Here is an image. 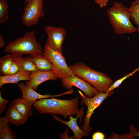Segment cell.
<instances>
[{"instance_id":"28","label":"cell","mask_w":139,"mask_h":139,"mask_svg":"<svg viewBox=\"0 0 139 139\" xmlns=\"http://www.w3.org/2000/svg\"><path fill=\"white\" fill-rule=\"evenodd\" d=\"M109 1V0H100L98 4L100 7L102 8L106 7Z\"/></svg>"},{"instance_id":"30","label":"cell","mask_w":139,"mask_h":139,"mask_svg":"<svg viewBox=\"0 0 139 139\" xmlns=\"http://www.w3.org/2000/svg\"><path fill=\"white\" fill-rule=\"evenodd\" d=\"M94 1L96 3L98 4L99 3L100 0H94Z\"/></svg>"},{"instance_id":"32","label":"cell","mask_w":139,"mask_h":139,"mask_svg":"<svg viewBox=\"0 0 139 139\" xmlns=\"http://www.w3.org/2000/svg\"><path fill=\"white\" fill-rule=\"evenodd\" d=\"M29 0H26L24 4V5L26 3H27V1Z\"/></svg>"},{"instance_id":"25","label":"cell","mask_w":139,"mask_h":139,"mask_svg":"<svg viewBox=\"0 0 139 139\" xmlns=\"http://www.w3.org/2000/svg\"><path fill=\"white\" fill-rule=\"evenodd\" d=\"M2 92H0V114H2L6 109L8 100L5 99L2 97Z\"/></svg>"},{"instance_id":"14","label":"cell","mask_w":139,"mask_h":139,"mask_svg":"<svg viewBox=\"0 0 139 139\" xmlns=\"http://www.w3.org/2000/svg\"><path fill=\"white\" fill-rule=\"evenodd\" d=\"M33 104L25 99L20 98L13 100L11 103V105L20 113L27 117L32 114V107Z\"/></svg>"},{"instance_id":"11","label":"cell","mask_w":139,"mask_h":139,"mask_svg":"<svg viewBox=\"0 0 139 139\" xmlns=\"http://www.w3.org/2000/svg\"><path fill=\"white\" fill-rule=\"evenodd\" d=\"M30 77V80L28 81L26 84L35 91L43 82L48 80L55 81L58 78L53 70L31 72Z\"/></svg>"},{"instance_id":"21","label":"cell","mask_w":139,"mask_h":139,"mask_svg":"<svg viewBox=\"0 0 139 139\" xmlns=\"http://www.w3.org/2000/svg\"><path fill=\"white\" fill-rule=\"evenodd\" d=\"M8 5L6 0H0V23H2L8 19Z\"/></svg>"},{"instance_id":"6","label":"cell","mask_w":139,"mask_h":139,"mask_svg":"<svg viewBox=\"0 0 139 139\" xmlns=\"http://www.w3.org/2000/svg\"><path fill=\"white\" fill-rule=\"evenodd\" d=\"M43 54L51 63L53 70L58 78H63L76 75L68 66L63 54L53 50L46 44L44 46Z\"/></svg>"},{"instance_id":"8","label":"cell","mask_w":139,"mask_h":139,"mask_svg":"<svg viewBox=\"0 0 139 139\" xmlns=\"http://www.w3.org/2000/svg\"><path fill=\"white\" fill-rule=\"evenodd\" d=\"M48 38L46 44L51 49L63 54L62 46L67 33L64 28L51 26L45 27Z\"/></svg>"},{"instance_id":"17","label":"cell","mask_w":139,"mask_h":139,"mask_svg":"<svg viewBox=\"0 0 139 139\" xmlns=\"http://www.w3.org/2000/svg\"><path fill=\"white\" fill-rule=\"evenodd\" d=\"M12 56L13 59L19 65L20 71L30 72L39 71L31 60L30 56H27L25 57H23L22 56H15L13 55Z\"/></svg>"},{"instance_id":"9","label":"cell","mask_w":139,"mask_h":139,"mask_svg":"<svg viewBox=\"0 0 139 139\" xmlns=\"http://www.w3.org/2000/svg\"><path fill=\"white\" fill-rule=\"evenodd\" d=\"M62 85L65 89L69 90L74 86L82 91L86 95L91 98L99 92L86 81L75 75L61 78Z\"/></svg>"},{"instance_id":"26","label":"cell","mask_w":139,"mask_h":139,"mask_svg":"<svg viewBox=\"0 0 139 139\" xmlns=\"http://www.w3.org/2000/svg\"><path fill=\"white\" fill-rule=\"evenodd\" d=\"M92 138L93 139H104L105 138V136L103 133L98 132L93 134Z\"/></svg>"},{"instance_id":"27","label":"cell","mask_w":139,"mask_h":139,"mask_svg":"<svg viewBox=\"0 0 139 139\" xmlns=\"http://www.w3.org/2000/svg\"><path fill=\"white\" fill-rule=\"evenodd\" d=\"M130 132L134 136H136L139 137V132H138L134 126L131 124L130 126Z\"/></svg>"},{"instance_id":"19","label":"cell","mask_w":139,"mask_h":139,"mask_svg":"<svg viewBox=\"0 0 139 139\" xmlns=\"http://www.w3.org/2000/svg\"><path fill=\"white\" fill-rule=\"evenodd\" d=\"M131 19L137 25V32L139 34V4H137L134 1L132 2L129 8Z\"/></svg>"},{"instance_id":"13","label":"cell","mask_w":139,"mask_h":139,"mask_svg":"<svg viewBox=\"0 0 139 139\" xmlns=\"http://www.w3.org/2000/svg\"><path fill=\"white\" fill-rule=\"evenodd\" d=\"M52 115L55 119L67 125L72 130L74 134L72 138L81 139L83 136H86V133L79 127L77 123V118H79L78 115H77L75 118L72 116H70V120L66 121L62 120L54 114Z\"/></svg>"},{"instance_id":"29","label":"cell","mask_w":139,"mask_h":139,"mask_svg":"<svg viewBox=\"0 0 139 139\" xmlns=\"http://www.w3.org/2000/svg\"><path fill=\"white\" fill-rule=\"evenodd\" d=\"M5 43L2 36H0V47L2 48L4 46Z\"/></svg>"},{"instance_id":"7","label":"cell","mask_w":139,"mask_h":139,"mask_svg":"<svg viewBox=\"0 0 139 139\" xmlns=\"http://www.w3.org/2000/svg\"><path fill=\"white\" fill-rule=\"evenodd\" d=\"M26 3L21 19L25 25L30 27L36 24L39 19L44 16V2L43 0H29Z\"/></svg>"},{"instance_id":"15","label":"cell","mask_w":139,"mask_h":139,"mask_svg":"<svg viewBox=\"0 0 139 139\" xmlns=\"http://www.w3.org/2000/svg\"><path fill=\"white\" fill-rule=\"evenodd\" d=\"M30 57L39 71L53 70V67L51 63L43 54H38L30 55Z\"/></svg>"},{"instance_id":"1","label":"cell","mask_w":139,"mask_h":139,"mask_svg":"<svg viewBox=\"0 0 139 139\" xmlns=\"http://www.w3.org/2000/svg\"><path fill=\"white\" fill-rule=\"evenodd\" d=\"M38 100L33 103V106L40 114L50 113L59 114L66 118L68 116L76 114L79 116L80 122L82 121L84 108L78 107V97L70 100H62L54 97Z\"/></svg>"},{"instance_id":"3","label":"cell","mask_w":139,"mask_h":139,"mask_svg":"<svg viewBox=\"0 0 139 139\" xmlns=\"http://www.w3.org/2000/svg\"><path fill=\"white\" fill-rule=\"evenodd\" d=\"M69 66L76 75L86 81L99 92L106 93L114 83L107 75L93 69L82 62Z\"/></svg>"},{"instance_id":"5","label":"cell","mask_w":139,"mask_h":139,"mask_svg":"<svg viewBox=\"0 0 139 139\" xmlns=\"http://www.w3.org/2000/svg\"><path fill=\"white\" fill-rule=\"evenodd\" d=\"M114 92L113 90L108 93L99 92L95 96L90 98L85 96L80 91H78L81 98L80 104L86 105L87 108L83 120L84 123L81 127L86 136L89 135L92 129L90 125V121L93 111L107 98L111 95Z\"/></svg>"},{"instance_id":"24","label":"cell","mask_w":139,"mask_h":139,"mask_svg":"<svg viewBox=\"0 0 139 139\" xmlns=\"http://www.w3.org/2000/svg\"><path fill=\"white\" fill-rule=\"evenodd\" d=\"M20 70L19 65L13 59L10 66L6 75H14L19 72Z\"/></svg>"},{"instance_id":"31","label":"cell","mask_w":139,"mask_h":139,"mask_svg":"<svg viewBox=\"0 0 139 139\" xmlns=\"http://www.w3.org/2000/svg\"><path fill=\"white\" fill-rule=\"evenodd\" d=\"M135 2L138 4H139V0H135Z\"/></svg>"},{"instance_id":"16","label":"cell","mask_w":139,"mask_h":139,"mask_svg":"<svg viewBox=\"0 0 139 139\" xmlns=\"http://www.w3.org/2000/svg\"><path fill=\"white\" fill-rule=\"evenodd\" d=\"M6 116L9 122L15 126L21 125L24 124L28 118L23 116L11 105H9Z\"/></svg>"},{"instance_id":"2","label":"cell","mask_w":139,"mask_h":139,"mask_svg":"<svg viewBox=\"0 0 139 139\" xmlns=\"http://www.w3.org/2000/svg\"><path fill=\"white\" fill-rule=\"evenodd\" d=\"M109 23L117 34H130L136 32L131 23L129 8L122 3L114 2L106 11Z\"/></svg>"},{"instance_id":"10","label":"cell","mask_w":139,"mask_h":139,"mask_svg":"<svg viewBox=\"0 0 139 139\" xmlns=\"http://www.w3.org/2000/svg\"><path fill=\"white\" fill-rule=\"evenodd\" d=\"M18 86L22 91V98L33 104L37 100L43 98L59 97L66 94H71L74 91L73 89H72L69 91L57 95H51L49 94L42 95L38 93L32 88L26 84H25L23 83H18Z\"/></svg>"},{"instance_id":"18","label":"cell","mask_w":139,"mask_h":139,"mask_svg":"<svg viewBox=\"0 0 139 139\" xmlns=\"http://www.w3.org/2000/svg\"><path fill=\"white\" fill-rule=\"evenodd\" d=\"M9 120L7 117L0 118V139H13L16 138L15 134L11 128Z\"/></svg>"},{"instance_id":"20","label":"cell","mask_w":139,"mask_h":139,"mask_svg":"<svg viewBox=\"0 0 139 139\" xmlns=\"http://www.w3.org/2000/svg\"><path fill=\"white\" fill-rule=\"evenodd\" d=\"M13 59V57L11 54L6 55L1 58L0 70L1 74L2 75H6Z\"/></svg>"},{"instance_id":"22","label":"cell","mask_w":139,"mask_h":139,"mask_svg":"<svg viewBox=\"0 0 139 139\" xmlns=\"http://www.w3.org/2000/svg\"><path fill=\"white\" fill-rule=\"evenodd\" d=\"M138 71H139V67L138 68L135 69L132 72L126 75L124 77L114 82L113 84L106 93L109 92L114 90V89L118 88L124 80L127 78L133 75L135 73Z\"/></svg>"},{"instance_id":"12","label":"cell","mask_w":139,"mask_h":139,"mask_svg":"<svg viewBox=\"0 0 139 139\" xmlns=\"http://www.w3.org/2000/svg\"><path fill=\"white\" fill-rule=\"evenodd\" d=\"M30 72L19 71L16 73L11 75H4L0 76V87L2 88L5 84L11 83L18 84L21 81L30 80Z\"/></svg>"},{"instance_id":"23","label":"cell","mask_w":139,"mask_h":139,"mask_svg":"<svg viewBox=\"0 0 139 139\" xmlns=\"http://www.w3.org/2000/svg\"><path fill=\"white\" fill-rule=\"evenodd\" d=\"M135 136L130 132L129 133L123 134H118L112 132L111 135L108 137L107 139H133L135 138Z\"/></svg>"},{"instance_id":"4","label":"cell","mask_w":139,"mask_h":139,"mask_svg":"<svg viewBox=\"0 0 139 139\" xmlns=\"http://www.w3.org/2000/svg\"><path fill=\"white\" fill-rule=\"evenodd\" d=\"M35 32V30L27 32L23 37L9 42L5 47L4 52L15 56H21L25 54H43L42 47L36 40Z\"/></svg>"}]
</instances>
